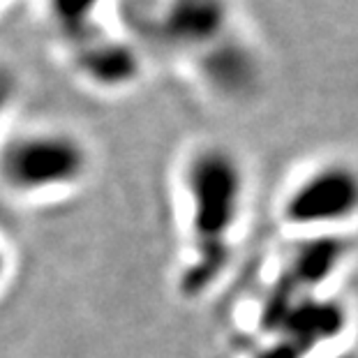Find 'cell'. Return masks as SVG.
Masks as SVG:
<instances>
[{
	"instance_id": "7a4b0ae2",
	"label": "cell",
	"mask_w": 358,
	"mask_h": 358,
	"mask_svg": "<svg viewBox=\"0 0 358 358\" xmlns=\"http://www.w3.org/2000/svg\"><path fill=\"white\" fill-rule=\"evenodd\" d=\"M90 169L86 141L63 127H37L0 146V185L35 196L77 185Z\"/></svg>"
},
{
	"instance_id": "6da1fadb",
	"label": "cell",
	"mask_w": 358,
	"mask_h": 358,
	"mask_svg": "<svg viewBox=\"0 0 358 358\" xmlns=\"http://www.w3.org/2000/svg\"><path fill=\"white\" fill-rule=\"evenodd\" d=\"M182 189L196 245V264L187 278L201 287L222 268L227 259V238L238 222L245 196V171L229 148L210 143L185 159Z\"/></svg>"
},
{
	"instance_id": "3957f363",
	"label": "cell",
	"mask_w": 358,
	"mask_h": 358,
	"mask_svg": "<svg viewBox=\"0 0 358 358\" xmlns=\"http://www.w3.org/2000/svg\"><path fill=\"white\" fill-rule=\"evenodd\" d=\"M358 210V173L347 164L331 162L310 171L285 199L287 222L324 227L349 220Z\"/></svg>"
},
{
	"instance_id": "277c9868",
	"label": "cell",
	"mask_w": 358,
	"mask_h": 358,
	"mask_svg": "<svg viewBox=\"0 0 358 358\" xmlns=\"http://www.w3.org/2000/svg\"><path fill=\"white\" fill-rule=\"evenodd\" d=\"M104 0H44L53 26L67 37H79L83 26H90Z\"/></svg>"
},
{
	"instance_id": "5b68a950",
	"label": "cell",
	"mask_w": 358,
	"mask_h": 358,
	"mask_svg": "<svg viewBox=\"0 0 358 358\" xmlns=\"http://www.w3.org/2000/svg\"><path fill=\"white\" fill-rule=\"evenodd\" d=\"M3 271H5V259H3V252H0V278H3Z\"/></svg>"
}]
</instances>
